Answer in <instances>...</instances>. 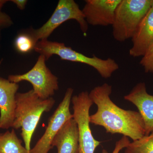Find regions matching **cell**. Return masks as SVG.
<instances>
[{
    "instance_id": "12",
    "label": "cell",
    "mask_w": 153,
    "mask_h": 153,
    "mask_svg": "<svg viewBox=\"0 0 153 153\" xmlns=\"http://www.w3.org/2000/svg\"><path fill=\"white\" fill-rule=\"evenodd\" d=\"M132 46L129 50L131 57H143L153 45V7H151L138 26L131 38Z\"/></svg>"
},
{
    "instance_id": "13",
    "label": "cell",
    "mask_w": 153,
    "mask_h": 153,
    "mask_svg": "<svg viewBox=\"0 0 153 153\" xmlns=\"http://www.w3.org/2000/svg\"><path fill=\"white\" fill-rule=\"evenodd\" d=\"M52 148H57V153H79V133L74 119L67 121L55 136Z\"/></svg>"
},
{
    "instance_id": "18",
    "label": "cell",
    "mask_w": 153,
    "mask_h": 153,
    "mask_svg": "<svg viewBox=\"0 0 153 153\" xmlns=\"http://www.w3.org/2000/svg\"><path fill=\"white\" fill-rule=\"evenodd\" d=\"M130 143L128 137L123 136L116 143L115 146L112 153H119L120 151L123 149L127 147L129 144ZM102 153H109L105 149L102 150Z\"/></svg>"
},
{
    "instance_id": "6",
    "label": "cell",
    "mask_w": 153,
    "mask_h": 153,
    "mask_svg": "<svg viewBox=\"0 0 153 153\" xmlns=\"http://www.w3.org/2000/svg\"><path fill=\"white\" fill-rule=\"evenodd\" d=\"M73 119L79 133V153H94L100 142L94 137L90 127L89 110L94 104L87 91L72 97Z\"/></svg>"
},
{
    "instance_id": "10",
    "label": "cell",
    "mask_w": 153,
    "mask_h": 153,
    "mask_svg": "<svg viewBox=\"0 0 153 153\" xmlns=\"http://www.w3.org/2000/svg\"><path fill=\"white\" fill-rule=\"evenodd\" d=\"M124 98L138 110L144 123L145 135L153 132V95L148 93L145 82L137 83Z\"/></svg>"
},
{
    "instance_id": "1",
    "label": "cell",
    "mask_w": 153,
    "mask_h": 153,
    "mask_svg": "<svg viewBox=\"0 0 153 153\" xmlns=\"http://www.w3.org/2000/svg\"><path fill=\"white\" fill-rule=\"evenodd\" d=\"M112 86L108 83L96 86L89 93L97 109L90 115V123L103 127L107 133L119 134L133 141L145 135L144 123L139 112L121 108L111 100Z\"/></svg>"
},
{
    "instance_id": "3",
    "label": "cell",
    "mask_w": 153,
    "mask_h": 153,
    "mask_svg": "<svg viewBox=\"0 0 153 153\" xmlns=\"http://www.w3.org/2000/svg\"><path fill=\"white\" fill-rule=\"evenodd\" d=\"M34 50L44 55L46 60L52 55H57L62 60L86 64L94 68L104 78H109L119 68L118 64L112 58L102 59L95 55L88 57L67 47L64 43L49 41L47 39L38 41Z\"/></svg>"
},
{
    "instance_id": "21",
    "label": "cell",
    "mask_w": 153,
    "mask_h": 153,
    "mask_svg": "<svg viewBox=\"0 0 153 153\" xmlns=\"http://www.w3.org/2000/svg\"><path fill=\"white\" fill-rule=\"evenodd\" d=\"M9 1H6V0H0V10H1L3 6L6 4V3Z\"/></svg>"
},
{
    "instance_id": "24",
    "label": "cell",
    "mask_w": 153,
    "mask_h": 153,
    "mask_svg": "<svg viewBox=\"0 0 153 153\" xmlns=\"http://www.w3.org/2000/svg\"><path fill=\"white\" fill-rule=\"evenodd\" d=\"M3 59H1V60H0V66H1V64L2 63Z\"/></svg>"
},
{
    "instance_id": "23",
    "label": "cell",
    "mask_w": 153,
    "mask_h": 153,
    "mask_svg": "<svg viewBox=\"0 0 153 153\" xmlns=\"http://www.w3.org/2000/svg\"><path fill=\"white\" fill-rule=\"evenodd\" d=\"M1 32H0V45H1Z\"/></svg>"
},
{
    "instance_id": "14",
    "label": "cell",
    "mask_w": 153,
    "mask_h": 153,
    "mask_svg": "<svg viewBox=\"0 0 153 153\" xmlns=\"http://www.w3.org/2000/svg\"><path fill=\"white\" fill-rule=\"evenodd\" d=\"M30 151L23 146L14 129L4 133L0 132V153H30Z\"/></svg>"
},
{
    "instance_id": "7",
    "label": "cell",
    "mask_w": 153,
    "mask_h": 153,
    "mask_svg": "<svg viewBox=\"0 0 153 153\" xmlns=\"http://www.w3.org/2000/svg\"><path fill=\"white\" fill-rule=\"evenodd\" d=\"M46 58L40 55L37 62L30 71L22 74L10 75L8 80L18 83L27 81L32 84L34 92L43 99L50 98L58 90V78L52 74L46 64Z\"/></svg>"
},
{
    "instance_id": "2",
    "label": "cell",
    "mask_w": 153,
    "mask_h": 153,
    "mask_svg": "<svg viewBox=\"0 0 153 153\" xmlns=\"http://www.w3.org/2000/svg\"><path fill=\"white\" fill-rule=\"evenodd\" d=\"M15 120L13 128H22L21 135L25 147L31 150V140L35 130L44 112L50 111L55 101L52 97L43 99L40 98L33 90L16 94Z\"/></svg>"
},
{
    "instance_id": "4",
    "label": "cell",
    "mask_w": 153,
    "mask_h": 153,
    "mask_svg": "<svg viewBox=\"0 0 153 153\" xmlns=\"http://www.w3.org/2000/svg\"><path fill=\"white\" fill-rule=\"evenodd\" d=\"M152 0H121L115 11L112 25L116 41L131 38L143 18L151 7Z\"/></svg>"
},
{
    "instance_id": "15",
    "label": "cell",
    "mask_w": 153,
    "mask_h": 153,
    "mask_svg": "<svg viewBox=\"0 0 153 153\" xmlns=\"http://www.w3.org/2000/svg\"><path fill=\"white\" fill-rule=\"evenodd\" d=\"M125 153H153V132L130 143Z\"/></svg>"
},
{
    "instance_id": "9",
    "label": "cell",
    "mask_w": 153,
    "mask_h": 153,
    "mask_svg": "<svg viewBox=\"0 0 153 153\" xmlns=\"http://www.w3.org/2000/svg\"><path fill=\"white\" fill-rule=\"evenodd\" d=\"M121 0H85L82 10L88 25L112 26L115 11Z\"/></svg>"
},
{
    "instance_id": "20",
    "label": "cell",
    "mask_w": 153,
    "mask_h": 153,
    "mask_svg": "<svg viewBox=\"0 0 153 153\" xmlns=\"http://www.w3.org/2000/svg\"><path fill=\"white\" fill-rule=\"evenodd\" d=\"M10 1L13 3L18 8L22 10L25 9L26 4L27 3V1L26 0H12Z\"/></svg>"
},
{
    "instance_id": "11",
    "label": "cell",
    "mask_w": 153,
    "mask_h": 153,
    "mask_svg": "<svg viewBox=\"0 0 153 153\" xmlns=\"http://www.w3.org/2000/svg\"><path fill=\"white\" fill-rule=\"evenodd\" d=\"M19 88L18 83L0 77V129H7L13 127Z\"/></svg>"
},
{
    "instance_id": "22",
    "label": "cell",
    "mask_w": 153,
    "mask_h": 153,
    "mask_svg": "<svg viewBox=\"0 0 153 153\" xmlns=\"http://www.w3.org/2000/svg\"><path fill=\"white\" fill-rule=\"evenodd\" d=\"M151 7H153V0L151 1Z\"/></svg>"
},
{
    "instance_id": "19",
    "label": "cell",
    "mask_w": 153,
    "mask_h": 153,
    "mask_svg": "<svg viewBox=\"0 0 153 153\" xmlns=\"http://www.w3.org/2000/svg\"><path fill=\"white\" fill-rule=\"evenodd\" d=\"M13 22L8 14L0 10V32L4 29L10 27Z\"/></svg>"
},
{
    "instance_id": "17",
    "label": "cell",
    "mask_w": 153,
    "mask_h": 153,
    "mask_svg": "<svg viewBox=\"0 0 153 153\" xmlns=\"http://www.w3.org/2000/svg\"><path fill=\"white\" fill-rule=\"evenodd\" d=\"M146 73H153V45L146 52L140 62Z\"/></svg>"
},
{
    "instance_id": "5",
    "label": "cell",
    "mask_w": 153,
    "mask_h": 153,
    "mask_svg": "<svg viewBox=\"0 0 153 153\" xmlns=\"http://www.w3.org/2000/svg\"><path fill=\"white\" fill-rule=\"evenodd\" d=\"M70 20H75L79 24L82 33H86L88 24L79 5L74 0H60L48 21L41 27L30 29L27 33L37 44L38 41L47 39L56 28Z\"/></svg>"
},
{
    "instance_id": "8",
    "label": "cell",
    "mask_w": 153,
    "mask_h": 153,
    "mask_svg": "<svg viewBox=\"0 0 153 153\" xmlns=\"http://www.w3.org/2000/svg\"><path fill=\"white\" fill-rule=\"evenodd\" d=\"M73 93V89L71 88L67 89L63 100L49 118L44 134L31 149L30 153H48L52 149V141L61 127L73 118L69 108Z\"/></svg>"
},
{
    "instance_id": "16",
    "label": "cell",
    "mask_w": 153,
    "mask_h": 153,
    "mask_svg": "<svg viewBox=\"0 0 153 153\" xmlns=\"http://www.w3.org/2000/svg\"><path fill=\"white\" fill-rule=\"evenodd\" d=\"M36 43L32 36L27 33H20L14 41V46L18 52L22 54L29 53L34 49Z\"/></svg>"
}]
</instances>
